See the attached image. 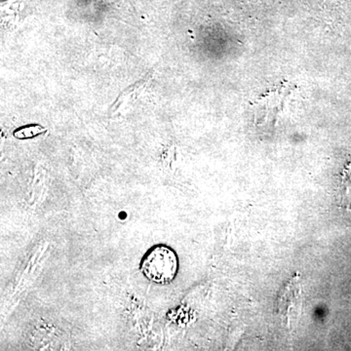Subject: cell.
<instances>
[{"instance_id":"1","label":"cell","mask_w":351,"mask_h":351,"mask_svg":"<svg viewBox=\"0 0 351 351\" xmlns=\"http://www.w3.org/2000/svg\"><path fill=\"white\" fill-rule=\"evenodd\" d=\"M140 270L151 282L166 285L177 276L179 258L176 252L167 245H154L143 256Z\"/></svg>"},{"instance_id":"2","label":"cell","mask_w":351,"mask_h":351,"mask_svg":"<svg viewBox=\"0 0 351 351\" xmlns=\"http://www.w3.org/2000/svg\"><path fill=\"white\" fill-rule=\"evenodd\" d=\"M289 91L287 86L272 90L269 94L265 95L256 104L255 112L258 119H274L279 113H282L286 108V101H288Z\"/></svg>"},{"instance_id":"3","label":"cell","mask_w":351,"mask_h":351,"mask_svg":"<svg viewBox=\"0 0 351 351\" xmlns=\"http://www.w3.org/2000/svg\"><path fill=\"white\" fill-rule=\"evenodd\" d=\"M43 130L39 126H29L19 129L15 132V136L19 138H29L43 133Z\"/></svg>"}]
</instances>
